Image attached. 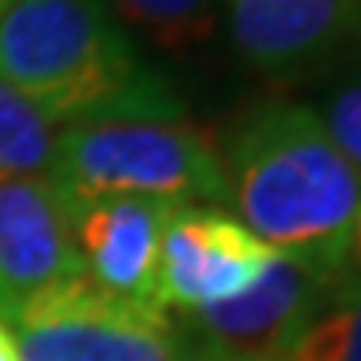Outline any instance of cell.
<instances>
[{
  "mask_svg": "<svg viewBox=\"0 0 361 361\" xmlns=\"http://www.w3.org/2000/svg\"><path fill=\"white\" fill-rule=\"evenodd\" d=\"M228 203L273 251L347 266L361 218V170L310 104L269 100L228 129L218 152Z\"/></svg>",
  "mask_w": 361,
  "mask_h": 361,
  "instance_id": "6da1fadb",
  "label": "cell"
},
{
  "mask_svg": "<svg viewBox=\"0 0 361 361\" xmlns=\"http://www.w3.org/2000/svg\"><path fill=\"white\" fill-rule=\"evenodd\" d=\"M44 177L63 203L100 195L228 203L218 152L155 74L114 104L63 122Z\"/></svg>",
  "mask_w": 361,
  "mask_h": 361,
  "instance_id": "7a4b0ae2",
  "label": "cell"
},
{
  "mask_svg": "<svg viewBox=\"0 0 361 361\" xmlns=\"http://www.w3.org/2000/svg\"><path fill=\"white\" fill-rule=\"evenodd\" d=\"M144 78L104 0H8L0 11V81L59 126L114 104Z\"/></svg>",
  "mask_w": 361,
  "mask_h": 361,
  "instance_id": "3957f363",
  "label": "cell"
},
{
  "mask_svg": "<svg viewBox=\"0 0 361 361\" xmlns=\"http://www.w3.org/2000/svg\"><path fill=\"white\" fill-rule=\"evenodd\" d=\"M19 361H188L192 343L162 314L122 302L85 276L52 288L4 321Z\"/></svg>",
  "mask_w": 361,
  "mask_h": 361,
  "instance_id": "277c9868",
  "label": "cell"
},
{
  "mask_svg": "<svg viewBox=\"0 0 361 361\" xmlns=\"http://www.w3.org/2000/svg\"><path fill=\"white\" fill-rule=\"evenodd\" d=\"M343 276L347 266H324L276 251L243 295L177 317V324L192 347L255 361H288L291 347L317 321Z\"/></svg>",
  "mask_w": 361,
  "mask_h": 361,
  "instance_id": "5b68a950",
  "label": "cell"
},
{
  "mask_svg": "<svg viewBox=\"0 0 361 361\" xmlns=\"http://www.w3.org/2000/svg\"><path fill=\"white\" fill-rule=\"evenodd\" d=\"M273 255L240 218L207 203H177L159 247V302L177 317L221 306L247 291Z\"/></svg>",
  "mask_w": 361,
  "mask_h": 361,
  "instance_id": "8992f818",
  "label": "cell"
},
{
  "mask_svg": "<svg viewBox=\"0 0 361 361\" xmlns=\"http://www.w3.org/2000/svg\"><path fill=\"white\" fill-rule=\"evenodd\" d=\"M81 258L74 247L71 214L44 173L0 185V321L52 288L78 281Z\"/></svg>",
  "mask_w": 361,
  "mask_h": 361,
  "instance_id": "52a82bcc",
  "label": "cell"
},
{
  "mask_svg": "<svg viewBox=\"0 0 361 361\" xmlns=\"http://www.w3.org/2000/svg\"><path fill=\"white\" fill-rule=\"evenodd\" d=\"M173 207L177 203L140 200V195H100V200L67 203L85 281L122 302L162 310L159 247Z\"/></svg>",
  "mask_w": 361,
  "mask_h": 361,
  "instance_id": "ba28073f",
  "label": "cell"
},
{
  "mask_svg": "<svg viewBox=\"0 0 361 361\" xmlns=\"http://www.w3.org/2000/svg\"><path fill=\"white\" fill-rule=\"evenodd\" d=\"M236 52L262 74H302L361 37V0H228Z\"/></svg>",
  "mask_w": 361,
  "mask_h": 361,
  "instance_id": "9c48e42d",
  "label": "cell"
},
{
  "mask_svg": "<svg viewBox=\"0 0 361 361\" xmlns=\"http://www.w3.org/2000/svg\"><path fill=\"white\" fill-rule=\"evenodd\" d=\"M59 122L0 81V185L48 170Z\"/></svg>",
  "mask_w": 361,
  "mask_h": 361,
  "instance_id": "30bf717a",
  "label": "cell"
},
{
  "mask_svg": "<svg viewBox=\"0 0 361 361\" xmlns=\"http://www.w3.org/2000/svg\"><path fill=\"white\" fill-rule=\"evenodd\" d=\"M288 361H361V276L350 273V266Z\"/></svg>",
  "mask_w": 361,
  "mask_h": 361,
  "instance_id": "8fae6325",
  "label": "cell"
},
{
  "mask_svg": "<svg viewBox=\"0 0 361 361\" xmlns=\"http://www.w3.org/2000/svg\"><path fill=\"white\" fill-rule=\"evenodd\" d=\"M114 8L170 52H188L214 34V0H114Z\"/></svg>",
  "mask_w": 361,
  "mask_h": 361,
  "instance_id": "7c38bea8",
  "label": "cell"
},
{
  "mask_svg": "<svg viewBox=\"0 0 361 361\" xmlns=\"http://www.w3.org/2000/svg\"><path fill=\"white\" fill-rule=\"evenodd\" d=\"M321 122L328 129V137H332V144L343 152V159H347L354 170H361V81L343 85L332 100H328Z\"/></svg>",
  "mask_w": 361,
  "mask_h": 361,
  "instance_id": "4fadbf2b",
  "label": "cell"
},
{
  "mask_svg": "<svg viewBox=\"0 0 361 361\" xmlns=\"http://www.w3.org/2000/svg\"><path fill=\"white\" fill-rule=\"evenodd\" d=\"M0 361H19V347H15V336L4 321H0Z\"/></svg>",
  "mask_w": 361,
  "mask_h": 361,
  "instance_id": "5bb4252c",
  "label": "cell"
},
{
  "mask_svg": "<svg viewBox=\"0 0 361 361\" xmlns=\"http://www.w3.org/2000/svg\"><path fill=\"white\" fill-rule=\"evenodd\" d=\"M347 266H350V273H357V276H361V218H357V225H354V236H350Z\"/></svg>",
  "mask_w": 361,
  "mask_h": 361,
  "instance_id": "9a60e30c",
  "label": "cell"
},
{
  "mask_svg": "<svg viewBox=\"0 0 361 361\" xmlns=\"http://www.w3.org/2000/svg\"><path fill=\"white\" fill-rule=\"evenodd\" d=\"M188 361H255V357H233V354H218V350H203V347H192Z\"/></svg>",
  "mask_w": 361,
  "mask_h": 361,
  "instance_id": "2e32d148",
  "label": "cell"
}]
</instances>
